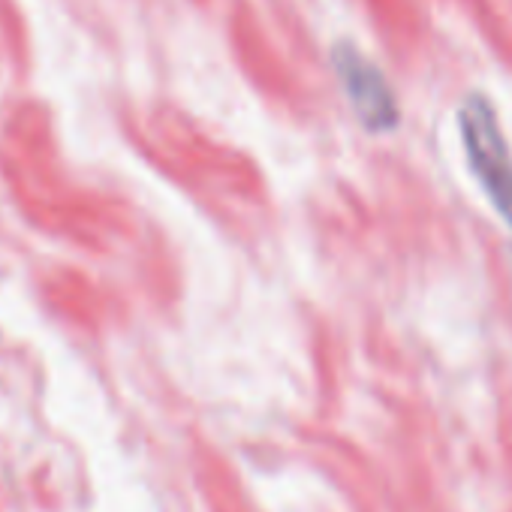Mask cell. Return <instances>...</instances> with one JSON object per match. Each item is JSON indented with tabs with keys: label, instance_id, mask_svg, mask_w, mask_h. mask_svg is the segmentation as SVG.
<instances>
[{
	"label": "cell",
	"instance_id": "cell-1",
	"mask_svg": "<svg viewBox=\"0 0 512 512\" xmlns=\"http://www.w3.org/2000/svg\"><path fill=\"white\" fill-rule=\"evenodd\" d=\"M458 136L473 181L512 235V148L500 127L497 109L485 94L473 91L461 100Z\"/></svg>",
	"mask_w": 512,
	"mask_h": 512
},
{
	"label": "cell",
	"instance_id": "cell-2",
	"mask_svg": "<svg viewBox=\"0 0 512 512\" xmlns=\"http://www.w3.org/2000/svg\"><path fill=\"white\" fill-rule=\"evenodd\" d=\"M332 64L341 82V91L356 115V121L368 133H392L401 124L398 97L383 76V70L368 61L353 43H338L332 52Z\"/></svg>",
	"mask_w": 512,
	"mask_h": 512
}]
</instances>
